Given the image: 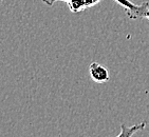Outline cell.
<instances>
[{
  "mask_svg": "<svg viewBox=\"0 0 149 137\" xmlns=\"http://www.w3.org/2000/svg\"><path fill=\"white\" fill-rule=\"evenodd\" d=\"M146 127V122L143 121V122L139 123V125H135V126H132V127H126L125 125H122L120 126V133L118 135V137H122V136H132V135L134 134L135 132L141 131V130H143L144 128Z\"/></svg>",
  "mask_w": 149,
  "mask_h": 137,
  "instance_id": "3",
  "label": "cell"
},
{
  "mask_svg": "<svg viewBox=\"0 0 149 137\" xmlns=\"http://www.w3.org/2000/svg\"><path fill=\"white\" fill-rule=\"evenodd\" d=\"M1 1H3V0H1Z\"/></svg>",
  "mask_w": 149,
  "mask_h": 137,
  "instance_id": "6",
  "label": "cell"
},
{
  "mask_svg": "<svg viewBox=\"0 0 149 137\" xmlns=\"http://www.w3.org/2000/svg\"><path fill=\"white\" fill-rule=\"evenodd\" d=\"M42 1L46 3L47 6H53V3H54L56 0H42ZM66 1H69V0H66Z\"/></svg>",
  "mask_w": 149,
  "mask_h": 137,
  "instance_id": "4",
  "label": "cell"
},
{
  "mask_svg": "<svg viewBox=\"0 0 149 137\" xmlns=\"http://www.w3.org/2000/svg\"><path fill=\"white\" fill-rule=\"evenodd\" d=\"M145 18L149 20V9H148V11L146 12V15H145Z\"/></svg>",
  "mask_w": 149,
  "mask_h": 137,
  "instance_id": "5",
  "label": "cell"
},
{
  "mask_svg": "<svg viewBox=\"0 0 149 137\" xmlns=\"http://www.w3.org/2000/svg\"><path fill=\"white\" fill-rule=\"evenodd\" d=\"M115 2L122 6L126 12L127 16L130 19H141L145 18L146 12L149 9V2H144L142 4H134L130 0H114Z\"/></svg>",
  "mask_w": 149,
  "mask_h": 137,
  "instance_id": "1",
  "label": "cell"
},
{
  "mask_svg": "<svg viewBox=\"0 0 149 137\" xmlns=\"http://www.w3.org/2000/svg\"><path fill=\"white\" fill-rule=\"evenodd\" d=\"M89 73L91 79L97 83H105L109 81V72L106 68L96 61L91 62L89 66Z\"/></svg>",
  "mask_w": 149,
  "mask_h": 137,
  "instance_id": "2",
  "label": "cell"
}]
</instances>
